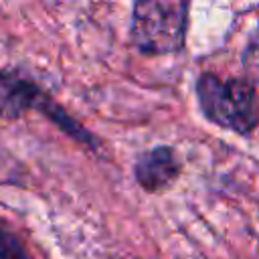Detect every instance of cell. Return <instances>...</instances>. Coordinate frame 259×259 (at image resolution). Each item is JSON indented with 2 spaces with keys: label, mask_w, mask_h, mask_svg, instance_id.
<instances>
[{
  "label": "cell",
  "mask_w": 259,
  "mask_h": 259,
  "mask_svg": "<svg viewBox=\"0 0 259 259\" xmlns=\"http://www.w3.org/2000/svg\"><path fill=\"white\" fill-rule=\"evenodd\" d=\"M176 174V162L168 150H154L138 164V178L146 188H158Z\"/></svg>",
  "instance_id": "277c9868"
},
{
  "label": "cell",
  "mask_w": 259,
  "mask_h": 259,
  "mask_svg": "<svg viewBox=\"0 0 259 259\" xmlns=\"http://www.w3.org/2000/svg\"><path fill=\"white\" fill-rule=\"evenodd\" d=\"M38 99V91L14 75L0 73V117H18L24 109L32 107Z\"/></svg>",
  "instance_id": "3957f363"
},
{
  "label": "cell",
  "mask_w": 259,
  "mask_h": 259,
  "mask_svg": "<svg viewBox=\"0 0 259 259\" xmlns=\"http://www.w3.org/2000/svg\"><path fill=\"white\" fill-rule=\"evenodd\" d=\"M186 4L174 0H146L134 8L132 34L146 53H172L182 47Z\"/></svg>",
  "instance_id": "6da1fadb"
},
{
  "label": "cell",
  "mask_w": 259,
  "mask_h": 259,
  "mask_svg": "<svg viewBox=\"0 0 259 259\" xmlns=\"http://www.w3.org/2000/svg\"><path fill=\"white\" fill-rule=\"evenodd\" d=\"M0 259H28L20 241L0 229Z\"/></svg>",
  "instance_id": "5b68a950"
},
{
  "label": "cell",
  "mask_w": 259,
  "mask_h": 259,
  "mask_svg": "<svg viewBox=\"0 0 259 259\" xmlns=\"http://www.w3.org/2000/svg\"><path fill=\"white\" fill-rule=\"evenodd\" d=\"M0 170H2V162H0Z\"/></svg>",
  "instance_id": "8992f818"
},
{
  "label": "cell",
  "mask_w": 259,
  "mask_h": 259,
  "mask_svg": "<svg viewBox=\"0 0 259 259\" xmlns=\"http://www.w3.org/2000/svg\"><path fill=\"white\" fill-rule=\"evenodd\" d=\"M200 103L210 119L237 132H249L257 123L255 91L247 81H219L204 75L198 83Z\"/></svg>",
  "instance_id": "7a4b0ae2"
}]
</instances>
